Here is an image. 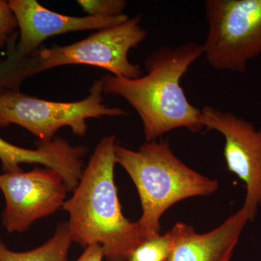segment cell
<instances>
[{"mask_svg":"<svg viewBox=\"0 0 261 261\" xmlns=\"http://www.w3.org/2000/svg\"><path fill=\"white\" fill-rule=\"evenodd\" d=\"M202 56V44L194 42L159 48L146 58V73L140 78L102 75L103 94L123 98L135 110L146 142L180 128L198 133L205 128L202 112L187 99L181 80Z\"/></svg>","mask_w":261,"mask_h":261,"instance_id":"6da1fadb","label":"cell"},{"mask_svg":"<svg viewBox=\"0 0 261 261\" xmlns=\"http://www.w3.org/2000/svg\"><path fill=\"white\" fill-rule=\"evenodd\" d=\"M117 145L114 135L99 141L62 209L69 215L72 243L85 248L99 245L108 261H128L146 239L138 224L130 222L122 211L114 180Z\"/></svg>","mask_w":261,"mask_h":261,"instance_id":"7a4b0ae2","label":"cell"},{"mask_svg":"<svg viewBox=\"0 0 261 261\" xmlns=\"http://www.w3.org/2000/svg\"><path fill=\"white\" fill-rule=\"evenodd\" d=\"M120 165L135 184L142 214L137 221L146 240L161 235V217L174 204L215 193L217 180L201 174L176 157L167 140L145 142L138 150L117 145Z\"/></svg>","mask_w":261,"mask_h":261,"instance_id":"3957f363","label":"cell"},{"mask_svg":"<svg viewBox=\"0 0 261 261\" xmlns=\"http://www.w3.org/2000/svg\"><path fill=\"white\" fill-rule=\"evenodd\" d=\"M203 56L215 70L245 73L261 56V0H206Z\"/></svg>","mask_w":261,"mask_h":261,"instance_id":"277c9868","label":"cell"},{"mask_svg":"<svg viewBox=\"0 0 261 261\" xmlns=\"http://www.w3.org/2000/svg\"><path fill=\"white\" fill-rule=\"evenodd\" d=\"M103 96L100 80L94 81L87 97L73 102L44 100L20 92L0 94V127H23L44 142L53 140L63 127H70L74 135L82 137L90 118L128 115L121 108L105 105Z\"/></svg>","mask_w":261,"mask_h":261,"instance_id":"5b68a950","label":"cell"},{"mask_svg":"<svg viewBox=\"0 0 261 261\" xmlns=\"http://www.w3.org/2000/svg\"><path fill=\"white\" fill-rule=\"evenodd\" d=\"M142 17L101 29L84 39L65 46L55 45L36 51L37 73L68 65H86L102 68L117 77L135 79L143 75L140 65L130 63L129 51L147 39Z\"/></svg>","mask_w":261,"mask_h":261,"instance_id":"8992f818","label":"cell"},{"mask_svg":"<svg viewBox=\"0 0 261 261\" xmlns=\"http://www.w3.org/2000/svg\"><path fill=\"white\" fill-rule=\"evenodd\" d=\"M0 190L5 200L3 224L10 233L23 232L62 208L68 192L59 173L38 167L0 174Z\"/></svg>","mask_w":261,"mask_h":261,"instance_id":"52a82bcc","label":"cell"},{"mask_svg":"<svg viewBox=\"0 0 261 261\" xmlns=\"http://www.w3.org/2000/svg\"><path fill=\"white\" fill-rule=\"evenodd\" d=\"M202 123L207 130H215L225 140L224 156L227 169L245 184L243 208L250 221L261 206V128L234 113L211 106L201 109Z\"/></svg>","mask_w":261,"mask_h":261,"instance_id":"ba28073f","label":"cell"},{"mask_svg":"<svg viewBox=\"0 0 261 261\" xmlns=\"http://www.w3.org/2000/svg\"><path fill=\"white\" fill-rule=\"evenodd\" d=\"M19 29L16 50L28 57L39 49L44 41L54 36L88 30H101L126 21L128 15L116 17H75L60 14L36 0H10Z\"/></svg>","mask_w":261,"mask_h":261,"instance_id":"9c48e42d","label":"cell"},{"mask_svg":"<svg viewBox=\"0 0 261 261\" xmlns=\"http://www.w3.org/2000/svg\"><path fill=\"white\" fill-rule=\"evenodd\" d=\"M249 221L242 207L208 232L197 233L191 225L176 223L168 231L173 247L166 261H230Z\"/></svg>","mask_w":261,"mask_h":261,"instance_id":"30bf717a","label":"cell"},{"mask_svg":"<svg viewBox=\"0 0 261 261\" xmlns=\"http://www.w3.org/2000/svg\"><path fill=\"white\" fill-rule=\"evenodd\" d=\"M37 146L34 149L23 148L0 137V161L4 173L23 171L22 163L42 165L59 173L68 191H74L83 173L87 147H74L58 137L48 142L39 140Z\"/></svg>","mask_w":261,"mask_h":261,"instance_id":"8fae6325","label":"cell"},{"mask_svg":"<svg viewBox=\"0 0 261 261\" xmlns=\"http://www.w3.org/2000/svg\"><path fill=\"white\" fill-rule=\"evenodd\" d=\"M72 240L67 223L58 225L53 238L27 252L10 250L0 240V261H67Z\"/></svg>","mask_w":261,"mask_h":261,"instance_id":"7c38bea8","label":"cell"},{"mask_svg":"<svg viewBox=\"0 0 261 261\" xmlns=\"http://www.w3.org/2000/svg\"><path fill=\"white\" fill-rule=\"evenodd\" d=\"M18 39L10 43L6 56L0 58V94L20 92L24 81L38 74L39 61L35 53L28 57L19 55L16 50Z\"/></svg>","mask_w":261,"mask_h":261,"instance_id":"4fadbf2b","label":"cell"},{"mask_svg":"<svg viewBox=\"0 0 261 261\" xmlns=\"http://www.w3.org/2000/svg\"><path fill=\"white\" fill-rule=\"evenodd\" d=\"M172 247V239L167 232L146 240L134 250L128 261H166Z\"/></svg>","mask_w":261,"mask_h":261,"instance_id":"5bb4252c","label":"cell"},{"mask_svg":"<svg viewBox=\"0 0 261 261\" xmlns=\"http://www.w3.org/2000/svg\"><path fill=\"white\" fill-rule=\"evenodd\" d=\"M79 5L88 16L116 17L124 14V0H79Z\"/></svg>","mask_w":261,"mask_h":261,"instance_id":"9a60e30c","label":"cell"},{"mask_svg":"<svg viewBox=\"0 0 261 261\" xmlns=\"http://www.w3.org/2000/svg\"><path fill=\"white\" fill-rule=\"evenodd\" d=\"M17 29L18 23L9 3L0 0V53L4 49L7 50L10 43L18 39Z\"/></svg>","mask_w":261,"mask_h":261,"instance_id":"2e32d148","label":"cell"},{"mask_svg":"<svg viewBox=\"0 0 261 261\" xmlns=\"http://www.w3.org/2000/svg\"><path fill=\"white\" fill-rule=\"evenodd\" d=\"M104 258V254L100 245H92L86 247L82 255L73 261H102Z\"/></svg>","mask_w":261,"mask_h":261,"instance_id":"e0dca14e","label":"cell"}]
</instances>
